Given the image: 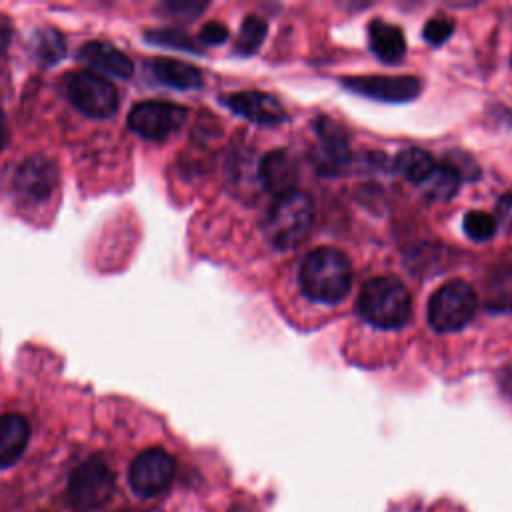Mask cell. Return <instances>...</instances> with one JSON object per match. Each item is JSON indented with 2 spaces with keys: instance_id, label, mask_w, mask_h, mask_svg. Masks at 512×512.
<instances>
[{
  "instance_id": "6da1fadb",
  "label": "cell",
  "mask_w": 512,
  "mask_h": 512,
  "mask_svg": "<svg viewBox=\"0 0 512 512\" xmlns=\"http://www.w3.org/2000/svg\"><path fill=\"white\" fill-rule=\"evenodd\" d=\"M298 280L308 298L322 304H338L350 292L352 264L342 250L320 246L302 260Z\"/></svg>"
},
{
  "instance_id": "7a4b0ae2",
  "label": "cell",
  "mask_w": 512,
  "mask_h": 512,
  "mask_svg": "<svg viewBox=\"0 0 512 512\" xmlns=\"http://www.w3.org/2000/svg\"><path fill=\"white\" fill-rule=\"evenodd\" d=\"M356 312L376 328L398 330L410 320V294L396 276H376L360 288Z\"/></svg>"
},
{
  "instance_id": "3957f363",
  "label": "cell",
  "mask_w": 512,
  "mask_h": 512,
  "mask_svg": "<svg viewBox=\"0 0 512 512\" xmlns=\"http://www.w3.org/2000/svg\"><path fill=\"white\" fill-rule=\"evenodd\" d=\"M314 210L312 200L304 192L280 196L268 210L262 230L268 242L278 250H290L304 242L312 230Z\"/></svg>"
},
{
  "instance_id": "277c9868",
  "label": "cell",
  "mask_w": 512,
  "mask_h": 512,
  "mask_svg": "<svg viewBox=\"0 0 512 512\" xmlns=\"http://www.w3.org/2000/svg\"><path fill=\"white\" fill-rule=\"evenodd\" d=\"M476 310V292L464 280H450L440 286L428 302V322L436 332L464 328Z\"/></svg>"
},
{
  "instance_id": "5b68a950",
  "label": "cell",
  "mask_w": 512,
  "mask_h": 512,
  "mask_svg": "<svg viewBox=\"0 0 512 512\" xmlns=\"http://www.w3.org/2000/svg\"><path fill=\"white\" fill-rule=\"evenodd\" d=\"M114 494V472L102 458L82 462L68 480V502L80 512L102 508Z\"/></svg>"
},
{
  "instance_id": "8992f818",
  "label": "cell",
  "mask_w": 512,
  "mask_h": 512,
  "mask_svg": "<svg viewBox=\"0 0 512 512\" xmlns=\"http://www.w3.org/2000/svg\"><path fill=\"white\" fill-rule=\"evenodd\" d=\"M66 94L76 110L90 118H110L118 110V90L104 76L82 70L66 80Z\"/></svg>"
},
{
  "instance_id": "52a82bcc",
  "label": "cell",
  "mask_w": 512,
  "mask_h": 512,
  "mask_svg": "<svg viewBox=\"0 0 512 512\" xmlns=\"http://www.w3.org/2000/svg\"><path fill=\"white\" fill-rule=\"evenodd\" d=\"M186 112L174 102H140L128 114V128L146 140H164L184 124Z\"/></svg>"
},
{
  "instance_id": "ba28073f",
  "label": "cell",
  "mask_w": 512,
  "mask_h": 512,
  "mask_svg": "<svg viewBox=\"0 0 512 512\" xmlns=\"http://www.w3.org/2000/svg\"><path fill=\"white\" fill-rule=\"evenodd\" d=\"M174 470V458L166 450L148 448L132 460L128 480L138 496L150 498L168 488L174 478Z\"/></svg>"
},
{
  "instance_id": "9c48e42d",
  "label": "cell",
  "mask_w": 512,
  "mask_h": 512,
  "mask_svg": "<svg viewBox=\"0 0 512 512\" xmlns=\"http://www.w3.org/2000/svg\"><path fill=\"white\" fill-rule=\"evenodd\" d=\"M58 182H60V176L54 160H48L44 156H34L24 160L16 168L12 186L20 200L38 204L52 196V192L58 188Z\"/></svg>"
},
{
  "instance_id": "30bf717a",
  "label": "cell",
  "mask_w": 512,
  "mask_h": 512,
  "mask_svg": "<svg viewBox=\"0 0 512 512\" xmlns=\"http://www.w3.org/2000/svg\"><path fill=\"white\" fill-rule=\"evenodd\" d=\"M342 86L380 102H408L422 90L416 76H348L342 78Z\"/></svg>"
},
{
  "instance_id": "8fae6325",
  "label": "cell",
  "mask_w": 512,
  "mask_h": 512,
  "mask_svg": "<svg viewBox=\"0 0 512 512\" xmlns=\"http://www.w3.org/2000/svg\"><path fill=\"white\" fill-rule=\"evenodd\" d=\"M222 104L228 106L234 114L260 124V126H278L286 120V110L272 94L246 90L228 94L222 98Z\"/></svg>"
},
{
  "instance_id": "7c38bea8",
  "label": "cell",
  "mask_w": 512,
  "mask_h": 512,
  "mask_svg": "<svg viewBox=\"0 0 512 512\" xmlns=\"http://www.w3.org/2000/svg\"><path fill=\"white\" fill-rule=\"evenodd\" d=\"M314 130L320 140V168L330 174L342 172L344 166L350 162L346 130L332 118L324 116L314 122Z\"/></svg>"
},
{
  "instance_id": "4fadbf2b",
  "label": "cell",
  "mask_w": 512,
  "mask_h": 512,
  "mask_svg": "<svg viewBox=\"0 0 512 512\" xmlns=\"http://www.w3.org/2000/svg\"><path fill=\"white\" fill-rule=\"evenodd\" d=\"M78 58L84 64H88L90 68L102 70V72H106L114 78H120V80H128L134 74L132 60L122 50H118L116 46H110V44L100 42V40L86 42L80 48Z\"/></svg>"
},
{
  "instance_id": "5bb4252c",
  "label": "cell",
  "mask_w": 512,
  "mask_h": 512,
  "mask_svg": "<svg viewBox=\"0 0 512 512\" xmlns=\"http://www.w3.org/2000/svg\"><path fill=\"white\" fill-rule=\"evenodd\" d=\"M260 180L274 196H286L296 190V166L284 150L268 152L260 162Z\"/></svg>"
},
{
  "instance_id": "9a60e30c",
  "label": "cell",
  "mask_w": 512,
  "mask_h": 512,
  "mask_svg": "<svg viewBox=\"0 0 512 512\" xmlns=\"http://www.w3.org/2000/svg\"><path fill=\"white\" fill-rule=\"evenodd\" d=\"M28 438L30 424L22 414L8 412L0 416V468H8L20 460Z\"/></svg>"
},
{
  "instance_id": "2e32d148",
  "label": "cell",
  "mask_w": 512,
  "mask_h": 512,
  "mask_svg": "<svg viewBox=\"0 0 512 512\" xmlns=\"http://www.w3.org/2000/svg\"><path fill=\"white\" fill-rule=\"evenodd\" d=\"M368 42L372 52L388 64L400 62L406 54V40L402 30L378 18L368 24Z\"/></svg>"
},
{
  "instance_id": "e0dca14e",
  "label": "cell",
  "mask_w": 512,
  "mask_h": 512,
  "mask_svg": "<svg viewBox=\"0 0 512 512\" xmlns=\"http://www.w3.org/2000/svg\"><path fill=\"white\" fill-rule=\"evenodd\" d=\"M154 80H158L164 86L178 88V90H196L202 86V72L186 62L170 60V58H158L152 60L148 66Z\"/></svg>"
},
{
  "instance_id": "ac0fdd59",
  "label": "cell",
  "mask_w": 512,
  "mask_h": 512,
  "mask_svg": "<svg viewBox=\"0 0 512 512\" xmlns=\"http://www.w3.org/2000/svg\"><path fill=\"white\" fill-rule=\"evenodd\" d=\"M460 172L450 164L444 162L432 170V174L422 182L424 196L432 202H444L452 198L460 186Z\"/></svg>"
},
{
  "instance_id": "d6986e66",
  "label": "cell",
  "mask_w": 512,
  "mask_h": 512,
  "mask_svg": "<svg viewBox=\"0 0 512 512\" xmlns=\"http://www.w3.org/2000/svg\"><path fill=\"white\" fill-rule=\"evenodd\" d=\"M396 170L410 182L422 184L436 168L434 158L422 148H404L394 158Z\"/></svg>"
},
{
  "instance_id": "ffe728a7",
  "label": "cell",
  "mask_w": 512,
  "mask_h": 512,
  "mask_svg": "<svg viewBox=\"0 0 512 512\" xmlns=\"http://www.w3.org/2000/svg\"><path fill=\"white\" fill-rule=\"evenodd\" d=\"M264 38H266V22L256 14H248L240 26L238 38L234 42V50L240 56H250L260 48Z\"/></svg>"
},
{
  "instance_id": "44dd1931",
  "label": "cell",
  "mask_w": 512,
  "mask_h": 512,
  "mask_svg": "<svg viewBox=\"0 0 512 512\" xmlns=\"http://www.w3.org/2000/svg\"><path fill=\"white\" fill-rule=\"evenodd\" d=\"M66 50L64 38L60 36V32L46 28V30H38L36 38H34V56L44 64V66H52L56 64L62 54Z\"/></svg>"
},
{
  "instance_id": "7402d4cb",
  "label": "cell",
  "mask_w": 512,
  "mask_h": 512,
  "mask_svg": "<svg viewBox=\"0 0 512 512\" xmlns=\"http://www.w3.org/2000/svg\"><path fill=\"white\" fill-rule=\"evenodd\" d=\"M462 228L466 232L468 238L476 240V242H486L490 240L494 234H496V220L494 216H490L488 212H482V210H472L464 216V222H462Z\"/></svg>"
},
{
  "instance_id": "603a6c76",
  "label": "cell",
  "mask_w": 512,
  "mask_h": 512,
  "mask_svg": "<svg viewBox=\"0 0 512 512\" xmlns=\"http://www.w3.org/2000/svg\"><path fill=\"white\" fill-rule=\"evenodd\" d=\"M146 40L152 42V44H158V46H166V48H176V50H186V52H198L196 48V42L180 32V30H172V28H166V30H152L146 34Z\"/></svg>"
},
{
  "instance_id": "cb8c5ba5",
  "label": "cell",
  "mask_w": 512,
  "mask_h": 512,
  "mask_svg": "<svg viewBox=\"0 0 512 512\" xmlns=\"http://www.w3.org/2000/svg\"><path fill=\"white\" fill-rule=\"evenodd\" d=\"M452 32H454V20L448 18V16H444V14H438V16H434V18H430V20L424 24V28H422L424 40H426L428 44H432V46L444 44V42L452 36Z\"/></svg>"
},
{
  "instance_id": "d4e9b609",
  "label": "cell",
  "mask_w": 512,
  "mask_h": 512,
  "mask_svg": "<svg viewBox=\"0 0 512 512\" xmlns=\"http://www.w3.org/2000/svg\"><path fill=\"white\" fill-rule=\"evenodd\" d=\"M200 40L210 46L224 44L228 40V28L222 22H208L200 30Z\"/></svg>"
},
{
  "instance_id": "484cf974",
  "label": "cell",
  "mask_w": 512,
  "mask_h": 512,
  "mask_svg": "<svg viewBox=\"0 0 512 512\" xmlns=\"http://www.w3.org/2000/svg\"><path fill=\"white\" fill-rule=\"evenodd\" d=\"M8 142V124H6V118H4V112L0 110V152L4 150Z\"/></svg>"
},
{
  "instance_id": "4316f807",
  "label": "cell",
  "mask_w": 512,
  "mask_h": 512,
  "mask_svg": "<svg viewBox=\"0 0 512 512\" xmlns=\"http://www.w3.org/2000/svg\"><path fill=\"white\" fill-rule=\"evenodd\" d=\"M6 44H8V30L0 22V52L6 48Z\"/></svg>"
}]
</instances>
